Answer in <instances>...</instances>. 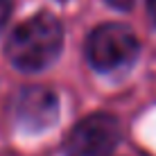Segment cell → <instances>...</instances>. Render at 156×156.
I'll return each instance as SVG.
<instances>
[{"instance_id": "3", "label": "cell", "mask_w": 156, "mask_h": 156, "mask_svg": "<svg viewBox=\"0 0 156 156\" xmlns=\"http://www.w3.org/2000/svg\"><path fill=\"white\" fill-rule=\"evenodd\" d=\"M122 127L111 113H90L70 129L63 140L66 156H111L120 145Z\"/></svg>"}, {"instance_id": "4", "label": "cell", "mask_w": 156, "mask_h": 156, "mask_svg": "<svg viewBox=\"0 0 156 156\" xmlns=\"http://www.w3.org/2000/svg\"><path fill=\"white\" fill-rule=\"evenodd\" d=\"M59 118V100L48 86H23L14 98V120L23 131L39 133Z\"/></svg>"}, {"instance_id": "2", "label": "cell", "mask_w": 156, "mask_h": 156, "mask_svg": "<svg viewBox=\"0 0 156 156\" xmlns=\"http://www.w3.org/2000/svg\"><path fill=\"white\" fill-rule=\"evenodd\" d=\"M86 59L98 73H118L129 68L140 52L138 36L122 23H102L86 39Z\"/></svg>"}, {"instance_id": "6", "label": "cell", "mask_w": 156, "mask_h": 156, "mask_svg": "<svg viewBox=\"0 0 156 156\" xmlns=\"http://www.w3.org/2000/svg\"><path fill=\"white\" fill-rule=\"evenodd\" d=\"M109 5H113V7H120V9H127V7H131V2L133 0H106Z\"/></svg>"}, {"instance_id": "1", "label": "cell", "mask_w": 156, "mask_h": 156, "mask_svg": "<svg viewBox=\"0 0 156 156\" xmlns=\"http://www.w3.org/2000/svg\"><path fill=\"white\" fill-rule=\"evenodd\" d=\"M63 50L61 20L50 12H41L16 25L9 34L5 55L20 73H41L50 68Z\"/></svg>"}, {"instance_id": "7", "label": "cell", "mask_w": 156, "mask_h": 156, "mask_svg": "<svg viewBox=\"0 0 156 156\" xmlns=\"http://www.w3.org/2000/svg\"><path fill=\"white\" fill-rule=\"evenodd\" d=\"M147 12H149V18H152V23L156 25V0H147Z\"/></svg>"}, {"instance_id": "5", "label": "cell", "mask_w": 156, "mask_h": 156, "mask_svg": "<svg viewBox=\"0 0 156 156\" xmlns=\"http://www.w3.org/2000/svg\"><path fill=\"white\" fill-rule=\"evenodd\" d=\"M12 9H14V0H0V32L5 30V25L12 18Z\"/></svg>"}]
</instances>
